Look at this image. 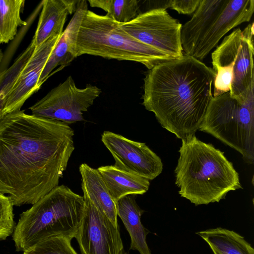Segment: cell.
Segmentation results:
<instances>
[{"instance_id": "1", "label": "cell", "mask_w": 254, "mask_h": 254, "mask_svg": "<svg viewBox=\"0 0 254 254\" xmlns=\"http://www.w3.org/2000/svg\"><path fill=\"white\" fill-rule=\"evenodd\" d=\"M61 121L18 110L0 120V193L13 206L33 204L59 186L74 150Z\"/></svg>"}, {"instance_id": "2", "label": "cell", "mask_w": 254, "mask_h": 254, "mask_svg": "<svg viewBox=\"0 0 254 254\" xmlns=\"http://www.w3.org/2000/svg\"><path fill=\"white\" fill-rule=\"evenodd\" d=\"M212 68L187 55L156 65L143 79L142 105L183 139L199 129L213 97Z\"/></svg>"}, {"instance_id": "3", "label": "cell", "mask_w": 254, "mask_h": 254, "mask_svg": "<svg viewBox=\"0 0 254 254\" xmlns=\"http://www.w3.org/2000/svg\"><path fill=\"white\" fill-rule=\"evenodd\" d=\"M175 170L180 195L195 205L219 202L241 189L238 173L224 152L195 134L182 139Z\"/></svg>"}, {"instance_id": "4", "label": "cell", "mask_w": 254, "mask_h": 254, "mask_svg": "<svg viewBox=\"0 0 254 254\" xmlns=\"http://www.w3.org/2000/svg\"><path fill=\"white\" fill-rule=\"evenodd\" d=\"M84 210L83 196L58 186L20 214L12 234L16 251L25 252L52 237L75 238Z\"/></svg>"}, {"instance_id": "5", "label": "cell", "mask_w": 254, "mask_h": 254, "mask_svg": "<svg viewBox=\"0 0 254 254\" xmlns=\"http://www.w3.org/2000/svg\"><path fill=\"white\" fill-rule=\"evenodd\" d=\"M75 53L76 58L87 54L135 62L148 69L175 59L131 37L107 15L88 9L80 26Z\"/></svg>"}, {"instance_id": "6", "label": "cell", "mask_w": 254, "mask_h": 254, "mask_svg": "<svg viewBox=\"0 0 254 254\" xmlns=\"http://www.w3.org/2000/svg\"><path fill=\"white\" fill-rule=\"evenodd\" d=\"M254 12V0H200L190 19L182 26L185 55L201 61L227 33L249 22Z\"/></svg>"}, {"instance_id": "7", "label": "cell", "mask_w": 254, "mask_h": 254, "mask_svg": "<svg viewBox=\"0 0 254 254\" xmlns=\"http://www.w3.org/2000/svg\"><path fill=\"white\" fill-rule=\"evenodd\" d=\"M254 88L237 97L229 92L212 97L199 129L237 150L248 164L254 163Z\"/></svg>"}, {"instance_id": "8", "label": "cell", "mask_w": 254, "mask_h": 254, "mask_svg": "<svg viewBox=\"0 0 254 254\" xmlns=\"http://www.w3.org/2000/svg\"><path fill=\"white\" fill-rule=\"evenodd\" d=\"M254 23L234 29L211 54L215 76L213 97L229 92L237 97L254 84Z\"/></svg>"}, {"instance_id": "9", "label": "cell", "mask_w": 254, "mask_h": 254, "mask_svg": "<svg viewBox=\"0 0 254 254\" xmlns=\"http://www.w3.org/2000/svg\"><path fill=\"white\" fill-rule=\"evenodd\" d=\"M101 93L100 88L91 84L83 88H78L69 76L29 109L33 115L68 125L84 121L83 112Z\"/></svg>"}, {"instance_id": "10", "label": "cell", "mask_w": 254, "mask_h": 254, "mask_svg": "<svg viewBox=\"0 0 254 254\" xmlns=\"http://www.w3.org/2000/svg\"><path fill=\"white\" fill-rule=\"evenodd\" d=\"M120 28L140 42L173 58L183 56L181 42L182 25L164 9L148 10Z\"/></svg>"}, {"instance_id": "11", "label": "cell", "mask_w": 254, "mask_h": 254, "mask_svg": "<svg viewBox=\"0 0 254 254\" xmlns=\"http://www.w3.org/2000/svg\"><path fill=\"white\" fill-rule=\"evenodd\" d=\"M83 193L84 213L75 238L81 254H121L124 247L119 226H115Z\"/></svg>"}, {"instance_id": "12", "label": "cell", "mask_w": 254, "mask_h": 254, "mask_svg": "<svg viewBox=\"0 0 254 254\" xmlns=\"http://www.w3.org/2000/svg\"><path fill=\"white\" fill-rule=\"evenodd\" d=\"M101 140L112 155L114 166L124 171L152 180L162 172L161 158L145 143L105 131Z\"/></svg>"}, {"instance_id": "13", "label": "cell", "mask_w": 254, "mask_h": 254, "mask_svg": "<svg viewBox=\"0 0 254 254\" xmlns=\"http://www.w3.org/2000/svg\"><path fill=\"white\" fill-rule=\"evenodd\" d=\"M62 35L53 36L35 48L7 97L3 116L20 110L25 101L39 89L41 74Z\"/></svg>"}, {"instance_id": "14", "label": "cell", "mask_w": 254, "mask_h": 254, "mask_svg": "<svg viewBox=\"0 0 254 254\" xmlns=\"http://www.w3.org/2000/svg\"><path fill=\"white\" fill-rule=\"evenodd\" d=\"M85 0H79L77 9L64 31L59 41L51 54L40 77L38 87L53 74V70L59 66L58 71L69 65L76 58L75 47L80 26L87 10Z\"/></svg>"}, {"instance_id": "15", "label": "cell", "mask_w": 254, "mask_h": 254, "mask_svg": "<svg viewBox=\"0 0 254 254\" xmlns=\"http://www.w3.org/2000/svg\"><path fill=\"white\" fill-rule=\"evenodd\" d=\"M79 0H44L34 35L31 40L37 47L53 36L62 35L67 15L74 13Z\"/></svg>"}, {"instance_id": "16", "label": "cell", "mask_w": 254, "mask_h": 254, "mask_svg": "<svg viewBox=\"0 0 254 254\" xmlns=\"http://www.w3.org/2000/svg\"><path fill=\"white\" fill-rule=\"evenodd\" d=\"M97 169L115 203L125 196L143 194L149 189V180L114 165L101 166Z\"/></svg>"}, {"instance_id": "17", "label": "cell", "mask_w": 254, "mask_h": 254, "mask_svg": "<svg viewBox=\"0 0 254 254\" xmlns=\"http://www.w3.org/2000/svg\"><path fill=\"white\" fill-rule=\"evenodd\" d=\"M117 214L122 220L130 238L129 250L137 251L139 254H151L146 241L150 233L142 225L141 217L144 212L135 198L127 195L116 203Z\"/></svg>"}, {"instance_id": "18", "label": "cell", "mask_w": 254, "mask_h": 254, "mask_svg": "<svg viewBox=\"0 0 254 254\" xmlns=\"http://www.w3.org/2000/svg\"><path fill=\"white\" fill-rule=\"evenodd\" d=\"M81 188L91 202L103 213L115 226H118L116 203L113 200L97 169L85 163L79 167Z\"/></svg>"}, {"instance_id": "19", "label": "cell", "mask_w": 254, "mask_h": 254, "mask_svg": "<svg viewBox=\"0 0 254 254\" xmlns=\"http://www.w3.org/2000/svg\"><path fill=\"white\" fill-rule=\"evenodd\" d=\"M195 234L207 243L213 254H254L251 244L233 230L217 227Z\"/></svg>"}, {"instance_id": "20", "label": "cell", "mask_w": 254, "mask_h": 254, "mask_svg": "<svg viewBox=\"0 0 254 254\" xmlns=\"http://www.w3.org/2000/svg\"><path fill=\"white\" fill-rule=\"evenodd\" d=\"M25 2L24 0H0V44L13 40L18 27L26 25L21 17Z\"/></svg>"}, {"instance_id": "21", "label": "cell", "mask_w": 254, "mask_h": 254, "mask_svg": "<svg viewBox=\"0 0 254 254\" xmlns=\"http://www.w3.org/2000/svg\"><path fill=\"white\" fill-rule=\"evenodd\" d=\"M90 6L103 9L106 15L119 23H127L138 15L140 0H88Z\"/></svg>"}, {"instance_id": "22", "label": "cell", "mask_w": 254, "mask_h": 254, "mask_svg": "<svg viewBox=\"0 0 254 254\" xmlns=\"http://www.w3.org/2000/svg\"><path fill=\"white\" fill-rule=\"evenodd\" d=\"M71 240L55 236L44 240L23 254H78L72 247Z\"/></svg>"}, {"instance_id": "23", "label": "cell", "mask_w": 254, "mask_h": 254, "mask_svg": "<svg viewBox=\"0 0 254 254\" xmlns=\"http://www.w3.org/2000/svg\"><path fill=\"white\" fill-rule=\"evenodd\" d=\"M15 226L11 200L8 196L0 193V241L12 235Z\"/></svg>"}, {"instance_id": "24", "label": "cell", "mask_w": 254, "mask_h": 254, "mask_svg": "<svg viewBox=\"0 0 254 254\" xmlns=\"http://www.w3.org/2000/svg\"><path fill=\"white\" fill-rule=\"evenodd\" d=\"M200 0H171L170 7L180 14H190L194 13Z\"/></svg>"}, {"instance_id": "25", "label": "cell", "mask_w": 254, "mask_h": 254, "mask_svg": "<svg viewBox=\"0 0 254 254\" xmlns=\"http://www.w3.org/2000/svg\"><path fill=\"white\" fill-rule=\"evenodd\" d=\"M3 58V54L1 50L0 49V63L1 62Z\"/></svg>"}, {"instance_id": "26", "label": "cell", "mask_w": 254, "mask_h": 254, "mask_svg": "<svg viewBox=\"0 0 254 254\" xmlns=\"http://www.w3.org/2000/svg\"><path fill=\"white\" fill-rule=\"evenodd\" d=\"M121 254H128L127 252H125L124 249L122 251Z\"/></svg>"}, {"instance_id": "27", "label": "cell", "mask_w": 254, "mask_h": 254, "mask_svg": "<svg viewBox=\"0 0 254 254\" xmlns=\"http://www.w3.org/2000/svg\"></svg>"}, {"instance_id": "28", "label": "cell", "mask_w": 254, "mask_h": 254, "mask_svg": "<svg viewBox=\"0 0 254 254\" xmlns=\"http://www.w3.org/2000/svg\"></svg>"}]
</instances>
